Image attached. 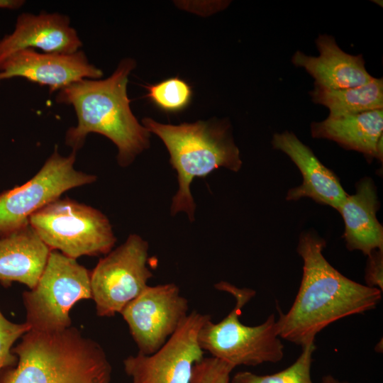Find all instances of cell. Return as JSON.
I'll list each match as a JSON object with an SVG mask.
<instances>
[{
    "label": "cell",
    "mask_w": 383,
    "mask_h": 383,
    "mask_svg": "<svg viewBox=\"0 0 383 383\" xmlns=\"http://www.w3.org/2000/svg\"><path fill=\"white\" fill-rule=\"evenodd\" d=\"M210 319V315L194 311L156 352L124 359V371L131 383H189L194 366L204 357L199 333Z\"/></svg>",
    "instance_id": "obj_10"
},
{
    "label": "cell",
    "mask_w": 383,
    "mask_h": 383,
    "mask_svg": "<svg viewBox=\"0 0 383 383\" xmlns=\"http://www.w3.org/2000/svg\"><path fill=\"white\" fill-rule=\"evenodd\" d=\"M317 57L296 51L292 62L304 68L315 80L314 84L327 89H345L365 84L374 77L365 68L362 54L344 52L332 35H319L315 40Z\"/></svg>",
    "instance_id": "obj_15"
},
{
    "label": "cell",
    "mask_w": 383,
    "mask_h": 383,
    "mask_svg": "<svg viewBox=\"0 0 383 383\" xmlns=\"http://www.w3.org/2000/svg\"><path fill=\"white\" fill-rule=\"evenodd\" d=\"M50 252L30 225L0 238V283L9 287L18 282L33 289Z\"/></svg>",
    "instance_id": "obj_18"
},
{
    "label": "cell",
    "mask_w": 383,
    "mask_h": 383,
    "mask_svg": "<svg viewBox=\"0 0 383 383\" xmlns=\"http://www.w3.org/2000/svg\"><path fill=\"white\" fill-rule=\"evenodd\" d=\"M272 145L285 153L302 175V183L288 191L287 200L309 197L317 203L339 209L348 194L337 176L319 161L309 147L288 131L274 134Z\"/></svg>",
    "instance_id": "obj_14"
},
{
    "label": "cell",
    "mask_w": 383,
    "mask_h": 383,
    "mask_svg": "<svg viewBox=\"0 0 383 383\" xmlns=\"http://www.w3.org/2000/svg\"><path fill=\"white\" fill-rule=\"evenodd\" d=\"M232 365L214 357H204L195 364L189 383H230Z\"/></svg>",
    "instance_id": "obj_23"
},
{
    "label": "cell",
    "mask_w": 383,
    "mask_h": 383,
    "mask_svg": "<svg viewBox=\"0 0 383 383\" xmlns=\"http://www.w3.org/2000/svg\"><path fill=\"white\" fill-rule=\"evenodd\" d=\"M309 95L313 102L329 110L328 118L383 109V79L373 77L360 86L336 89L314 84Z\"/></svg>",
    "instance_id": "obj_19"
},
{
    "label": "cell",
    "mask_w": 383,
    "mask_h": 383,
    "mask_svg": "<svg viewBox=\"0 0 383 383\" xmlns=\"http://www.w3.org/2000/svg\"><path fill=\"white\" fill-rule=\"evenodd\" d=\"M148 243L137 234L101 258L90 274L91 299L100 317H113L148 286Z\"/></svg>",
    "instance_id": "obj_9"
},
{
    "label": "cell",
    "mask_w": 383,
    "mask_h": 383,
    "mask_svg": "<svg viewBox=\"0 0 383 383\" xmlns=\"http://www.w3.org/2000/svg\"><path fill=\"white\" fill-rule=\"evenodd\" d=\"M379 208L377 189L370 177L356 184V192L348 195L338 211L345 223L343 238L349 250H360L369 255L383 250V228L377 218Z\"/></svg>",
    "instance_id": "obj_16"
},
{
    "label": "cell",
    "mask_w": 383,
    "mask_h": 383,
    "mask_svg": "<svg viewBox=\"0 0 383 383\" xmlns=\"http://www.w3.org/2000/svg\"><path fill=\"white\" fill-rule=\"evenodd\" d=\"M382 132L383 109L311 123L313 138L333 140L346 150L361 152L367 161L376 158L382 162Z\"/></svg>",
    "instance_id": "obj_17"
},
{
    "label": "cell",
    "mask_w": 383,
    "mask_h": 383,
    "mask_svg": "<svg viewBox=\"0 0 383 383\" xmlns=\"http://www.w3.org/2000/svg\"><path fill=\"white\" fill-rule=\"evenodd\" d=\"M29 225L51 250L76 260L106 255L116 241L102 212L70 198L48 204L30 217Z\"/></svg>",
    "instance_id": "obj_6"
},
{
    "label": "cell",
    "mask_w": 383,
    "mask_h": 383,
    "mask_svg": "<svg viewBox=\"0 0 383 383\" xmlns=\"http://www.w3.org/2000/svg\"><path fill=\"white\" fill-rule=\"evenodd\" d=\"M82 45L68 16L45 11L22 13L16 19L13 30L0 39V63L21 49L70 54L81 50Z\"/></svg>",
    "instance_id": "obj_13"
},
{
    "label": "cell",
    "mask_w": 383,
    "mask_h": 383,
    "mask_svg": "<svg viewBox=\"0 0 383 383\" xmlns=\"http://www.w3.org/2000/svg\"><path fill=\"white\" fill-rule=\"evenodd\" d=\"M135 67L134 59L124 58L109 77L82 79L57 91L55 101L72 106L76 113L77 124L65 138L72 151L81 149L90 133L101 134L114 143L118 163L126 167L149 148L150 133L133 113L127 94Z\"/></svg>",
    "instance_id": "obj_2"
},
{
    "label": "cell",
    "mask_w": 383,
    "mask_h": 383,
    "mask_svg": "<svg viewBox=\"0 0 383 383\" xmlns=\"http://www.w3.org/2000/svg\"><path fill=\"white\" fill-rule=\"evenodd\" d=\"M77 152L61 155L57 147L25 184L0 193V238L29 225L30 217L65 192L96 181L74 168Z\"/></svg>",
    "instance_id": "obj_8"
},
{
    "label": "cell",
    "mask_w": 383,
    "mask_h": 383,
    "mask_svg": "<svg viewBox=\"0 0 383 383\" xmlns=\"http://www.w3.org/2000/svg\"><path fill=\"white\" fill-rule=\"evenodd\" d=\"M25 4L24 0H0V9L18 10Z\"/></svg>",
    "instance_id": "obj_25"
},
{
    "label": "cell",
    "mask_w": 383,
    "mask_h": 383,
    "mask_svg": "<svg viewBox=\"0 0 383 383\" xmlns=\"http://www.w3.org/2000/svg\"><path fill=\"white\" fill-rule=\"evenodd\" d=\"M188 300L174 283L148 286L120 312L138 353L150 355L160 348L187 316Z\"/></svg>",
    "instance_id": "obj_11"
},
{
    "label": "cell",
    "mask_w": 383,
    "mask_h": 383,
    "mask_svg": "<svg viewBox=\"0 0 383 383\" xmlns=\"http://www.w3.org/2000/svg\"><path fill=\"white\" fill-rule=\"evenodd\" d=\"M314 343L302 348L299 357L284 370L267 375H258L248 371L237 372L230 383H313L311 376Z\"/></svg>",
    "instance_id": "obj_20"
},
{
    "label": "cell",
    "mask_w": 383,
    "mask_h": 383,
    "mask_svg": "<svg viewBox=\"0 0 383 383\" xmlns=\"http://www.w3.org/2000/svg\"><path fill=\"white\" fill-rule=\"evenodd\" d=\"M28 331L30 327L26 322L13 323L8 320L0 309V373L17 363L18 357L12 353L13 345Z\"/></svg>",
    "instance_id": "obj_22"
},
{
    "label": "cell",
    "mask_w": 383,
    "mask_h": 383,
    "mask_svg": "<svg viewBox=\"0 0 383 383\" xmlns=\"http://www.w3.org/2000/svg\"><path fill=\"white\" fill-rule=\"evenodd\" d=\"M326 241L313 232H303L296 248L304 261L303 275L289 310L279 311L280 338L301 348L335 321L377 307L382 292L342 274L325 258Z\"/></svg>",
    "instance_id": "obj_1"
},
{
    "label": "cell",
    "mask_w": 383,
    "mask_h": 383,
    "mask_svg": "<svg viewBox=\"0 0 383 383\" xmlns=\"http://www.w3.org/2000/svg\"><path fill=\"white\" fill-rule=\"evenodd\" d=\"M14 366L0 373V383H111L112 367L103 348L74 327L28 331L12 348Z\"/></svg>",
    "instance_id": "obj_3"
},
{
    "label": "cell",
    "mask_w": 383,
    "mask_h": 383,
    "mask_svg": "<svg viewBox=\"0 0 383 383\" xmlns=\"http://www.w3.org/2000/svg\"><path fill=\"white\" fill-rule=\"evenodd\" d=\"M90 274L76 259L51 250L37 284L23 293L30 330L52 332L70 327L72 308L91 299Z\"/></svg>",
    "instance_id": "obj_7"
},
{
    "label": "cell",
    "mask_w": 383,
    "mask_h": 383,
    "mask_svg": "<svg viewBox=\"0 0 383 383\" xmlns=\"http://www.w3.org/2000/svg\"><path fill=\"white\" fill-rule=\"evenodd\" d=\"M103 74L82 50L65 54L21 49L0 63V82L21 77L48 87L50 92L58 91L82 79H99Z\"/></svg>",
    "instance_id": "obj_12"
},
{
    "label": "cell",
    "mask_w": 383,
    "mask_h": 383,
    "mask_svg": "<svg viewBox=\"0 0 383 383\" xmlns=\"http://www.w3.org/2000/svg\"><path fill=\"white\" fill-rule=\"evenodd\" d=\"M321 383H350L346 381H340L337 378L334 377L331 374H327L325 375L322 379Z\"/></svg>",
    "instance_id": "obj_26"
},
{
    "label": "cell",
    "mask_w": 383,
    "mask_h": 383,
    "mask_svg": "<svg viewBox=\"0 0 383 383\" xmlns=\"http://www.w3.org/2000/svg\"><path fill=\"white\" fill-rule=\"evenodd\" d=\"M214 287L231 294L235 303L221 321L213 323L210 319L202 326L198 337L201 349L235 367L282 360L284 345L274 313L254 326H246L239 319L242 309L255 296V291L239 288L227 282H220Z\"/></svg>",
    "instance_id": "obj_5"
},
{
    "label": "cell",
    "mask_w": 383,
    "mask_h": 383,
    "mask_svg": "<svg viewBox=\"0 0 383 383\" xmlns=\"http://www.w3.org/2000/svg\"><path fill=\"white\" fill-rule=\"evenodd\" d=\"M365 280L367 286L383 290V250H375L368 256Z\"/></svg>",
    "instance_id": "obj_24"
},
{
    "label": "cell",
    "mask_w": 383,
    "mask_h": 383,
    "mask_svg": "<svg viewBox=\"0 0 383 383\" xmlns=\"http://www.w3.org/2000/svg\"><path fill=\"white\" fill-rule=\"evenodd\" d=\"M147 96L166 112L184 110L190 103L192 90L189 84L179 77H172L148 86Z\"/></svg>",
    "instance_id": "obj_21"
},
{
    "label": "cell",
    "mask_w": 383,
    "mask_h": 383,
    "mask_svg": "<svg viewBox=\"0 0 383 383\" xmlns=\"http://www.w3.org/2000/svg\"><path fill=\"white\" fill-rule=\"evenodd\" d=\"M142 125L165 145L170 162L177 172L179 189L174 196L171 213L184 212L194 219L196 204L190 190L193 179L224 167L238 172L242 165L228 122L202 121L179 125L164 124L145 117Z\"/></svg>",
    "instance_id": "obj_4"
}]
</instances>
